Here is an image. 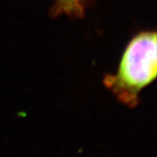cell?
I'll use <instances>...</instances> for the list:
<instances>
[{
    "instance_id": "1",
    "label": "cell",
    "mask_w": 157,
    "mask_h": 157,
    "mask_svg": "<svg viewBox=\"0 0 157 157\" xmlns=\"http://www.w3.org/2000/svg\"><path fill=\"white\" fill-rule=\"evenodd\" d=\"M155 30L141 31L130 39L114 73L106 74L103 84L122 105L135 107L140 94L157 75V39Z\"/></svg>"
},
{
    "instance_id": "2",
    "label": "cell",
    "mask_w": 157,
    "mask_h": 157,
    "mask_svg": "<svg viewBox=\"0 0 157 157\" xmlns=\"http://www.w3.org/2000/svg\"><path fill=\"white\" fill-rule=\"evenodd\" d=\"M94 0H54L51 9L52 17L66 15L70 17L81 18Z\"/></svg>"
}]
</instances>
